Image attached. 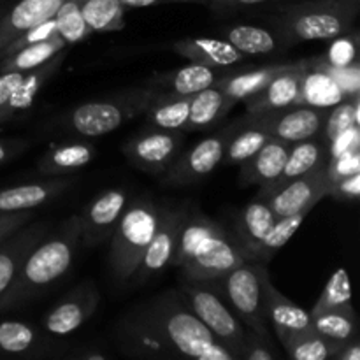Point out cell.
Segmentation results:
<instances>
[{
  "label": "cell",
  "mask_w": 360,
  "mask_h": 360,
  "mask_svg": "<svg viewBox=\"0 0 360 360\" xmlns=\"http://www.w3.org/2000/svg\"><path fill=\"white\" fill-rule=\"evenodd\" d=\"M243 257L231 232L207 217L199 206L185 202L172 266L183 281H214L241 264Z\"/></svg>",
  "instance_id": "6da1fadb"
},
{
  "label": "cell",
  "mask_w": 360,
  "mask_h": 360,
  "mask_svg": "<svg viewBox=\"0 0 360 360\" xmlns=\"http://www.w3.org/2000/svg\"><path fill=\"white\" fill-rule=\"evenodd\" d=\"M81 245V217L70 214L28 253L11 287L0 295V313L27 306L58 283L72 267Z\"/></svg>",
  "instance_id": "7a4b0ae2"
},
{
  "label": "cell",
  "mask_w": 360,
  "mask_h": 360,
  "mask_svg": "<svg viewBox=\"0 0 360 360\" xmlns=\"http://www.w3.org/2000/svg\"><path fill=\"white\" fill-rule=\"evenodd\" d=\"M139 308L157 326L176 359L238 360L200 322L178 288H171L139 302Z\"/></svg>",
  "instance_id": "3957f363"
},
{
  "label": "cell",
  "mask_w": 360,
  "mask_h": 360,
  "mask_svg": "<svg viewBox=\"0 0 360 360\" xmlns=\"http://www.w3.org/2000/svg\"><path fill=\"white\" fill-rule=\"evenodd\" d=\"M158 90L143 86L125 88L115 95L98 101L83 102L69 111L56 115L48 122V129L67 134L70 137H102L115 132L130 120L143 116L150 102L157 97Z\"/></svg>",
  "instance_id": "277c9868"
},
{
  "label": "cell",
  "mask_w": 360,
  "mask_h": 360,
  "mask_svg": "<svg viewBox=\"0 0 360 360\" xmlns=\"http://www.w3.org/2000/svg\"><path fill=\"white\" fill-rule=\"evenodd\" d=\"M360 0H304L281 4L269 16L271 27L295 46L306 41H330L354 28Z\"/></svg>",
  "instance_id": "5b68a950"
},
{
  "label": "cell",
  "mask_w": 360,
  "mask_h": 360,
  "mask_svg": "<svg viewBox=\"0 0 360 360\" xmlns=\"http://www.w3.org/2000/svg\"><path fill=\"white\" fill-rule=\"evenodd\" d=\"M160 204L141 195L127 204L109 238V271L120 287H129L158 224Z\"/></svg>",
  "instance_id": "8992f818"
},
{
  "label": "cell",
  "mask_w": 360,
  "mask_h": 360,
  "mask_svg": "<svg viewBox=\"0 0 360 360\" xmlns=\"http://www.w3.org/2000/svg\"><path fill=\"white\" fill-rule=\"evenodd\" d=\"M266 267L267 264L262 262H245L229 271L220 280L207 281L243 326L259 334H269L262 290V271Z\"/></svg>",
  "instance_id": "52a82bcc"
},
{
  "label": "cell",
  "mask_w": 360,
  "mask_h": 360,
  "mask_svg": "<svg viewBox=\"0 0 360 360\" xmlns=\"http://www.w3.org/2000/svg\"><path fill=\"white\" fill-rule=\"evenodd\" d=\"M178 290L200 322L239 360L246 327L221 295L207 281H183Z\"/></svg>",
  "instance_id": "ba28073f"
},
{
  "label": "cell",
  "mask_w": 360,
  "mask_h": 360,
  "mask_svg": "<svg viewBox=\"0 0 360 360\" xmlns=\"http://www.w3.org/2000/svg\"><path fill=\"white\" fill-rule=\"evenodd\" d=\"M183 211H185V204H160L157 229L151 236L150 245L144 250L143 259H141L132 280L129 281V287H143V285L157 280L167 267L172 266Z\"/></svg>",
  "instance_id": "9c48e42d"
},
{
  "label": "cell",
  "mask_w": 360,
  "mask_h": 360,
  "mask_svg": "<svg viewBox=\"0 0 360 360\" xmlns=\"http://www.w3.org/2000/svg\"><path fill=\"white\" fill-rule=\"evenodd\" d=\"M183 132L146 127L122 146V153L132 167L148 174L162 176L181 153Z\"/></svg>",
  "instance_id": "30bf717a"
},
{
  "label": "cell",
  "mask_w": 360,
  "mask_h": 360,
  "mask_svg": "<svg viewBox=\"0 0 360 360\" xmlns=\"http://www.w3.org/2000/svg\"><path fill=\"white\" fill-rule=\"evenodd\" d=\"M116 348L132 359H176L162 338L160 330L139 308V304L123 313L112 333Z\"/></svg>",
  "instance_id": "8fae6325"
},
{
  "label": "cell",
  "mask_w": 360,
  "mask_h": 360,
  "mask_svg": "<svg viewBox=\"0 0 360 360\" xmlns=\"http://www.w3.org/2000/svg\"><path fill=\"white\" fill-rule=\"evenodd\" d=\"M227 139V127L210 137H204L190 150L183 151L172 160L167 171L162 174L165 185L188 186L204 181L218 165H221Z\"/></svg>",
  "instance_id": "7c38bea8"
},
{
  "label": "cell",
  "mask_w": 360,
  "mask_h": 360,
  "mask_svg": "<svg viewBox=\"0 0 360 360\" xmlns=\"http://www.w3.org/2000/svg\"><path fill=\"white\" fill-rule=\"evenodd\" d=\"M329 193L326 165L313 169L306 174L290 179L262 199L267 200L278 218L295 213H309Z\"/></svg>",
  "instance_id": "4fadbf2b"
},
{
  "label": "cell",
  "mask_w": 360,
  "mask_h": 360,
  "mask_svg": "<svg viewBox=\"0 0 360 360\" xmlns=\"http://www.w3.org/2000/svg\"><path fill=\"white\" fill-rule=\"evenodd\" d=\"M329 109L330 108H315L308 104H292L288 108L255 116L273 139L294 144L319 136Z\"/></svg>",
  "instance_id": "5bb4252c"
},
{
  "label": "cell",
  "mask_w": 360,
  "mask_h": 360,
  "mask_svg": "<svg viewBox=\"0 0 360 360\" xmlns=\"http://www.w3.org/2000/svg\"><path fill=\"white\" fill-rule=\"evenodd\" d=\"M98 302H101V294L94 281H83L46 313L42 319V327L46 333L55 338L69 336L94 316Z\"/></svg>",
  "instance_id": "9a60e30c"
},
{
  "label": "cell",
  "mask_w": 360,
  "mask_h": 360,
  "mask_svg": "<svg viewBox=\"0 0 360 360\" xmlns=\"http://www.w3.org/2000/svg\"><path fill=\"white\" fill-rule=\"evenodd\" d=\"M129 204L125 188H108L95 195L81 217V243L86 248L109 241L120 217Z\"/></svg>",
  "instance_id": "2e32d148"
},
{
  "label": "cell",
  "mask_w": 360,
  "mask_h": 360,
  "mask_svg": "<svg viewBox=\"0 0 360 360\" xmlns=\"http://www.w3.org/2000/svg\"><path fill=\"white\" fill-rule=\"evenodd\" d=\"M0 355L18 359L62 357V345L55 336L20 320L0 322Z\"/></svg>",
  "instance_id": "e0dca14e"
},
{
  "label": "cell",
  "mask_w": 360,
  "mask_h": 360,
  "mask_svg": "<svg viewBox=\"0 0 360 360\" xmlns=\"http://www.w3.org/2000/svg\"><path fill=\"white\" fill-rule=\"evenodd\" d=\"M262 290H264V313L266 319L273 323L280 343L292 340L295 336L308 333H316L313 329L311 316L308 311L299 308L294 301L285 297L273 283H271L269 271H262Z\"/></svg>",
  "instance_id": "ac0fdd59"
},
{
  "label": "cell",
  "mask_w": 360,
  "mask_h": 360,
  "mask_svg": "<svg viewBox=\"0 0 360 360\" xmlns=\"http://www.w3.org/2000/svg\"><path fill=\"white\" fill-rule=\"evenodd\" d=\"M76 183V176L67 174L51 176V178L2 188L0 190V213L37 210V207H42L51 200L58 199L67 190L72 188Z\"/></svg>",
  "instance_id": "d6986e66"
},
{
  "label": "cell",
  "mask_w": 360,
  "mask_h": 360,
  "mask_svg": "<svg viewBox=\"0 0 360 360\" xmlns=\"http://www.w3.org/2000/svg\"><path fill=\"white\" fill-rule=\"evenodd\" d=\"M51 229L53 224L49 220H32L0 245V295L11 287L28 253L48 236Z\"/></svg>",
  "instance_id": "ffe728a7"
},
{
  "label": "cell",
  "mask_w": 360,
  "mask_h": 360,
  "mask_svg": "<svg viewBox=\"0 0 360 360\" xmlns=\"http://www.w3.org/2000/svg\"><path fill=\"white\" fill-rule=\"evenodd\" d=\"M276 214L271 210L266 199L257 195L255 199L250 200L234 220V239L241 250L243 257L248 262H257L259 260L260 245L271 227L276 221Z\"/></svg>",
  "instance_id": "44dd1931"
},
{
  "label": "cell",
  "mask_w": 360,
  "mask_h": 360,
  "mask_svg": "<svg viewBox=\"0 0 360 360\" xmlns=\"http://www.w3.org/2000/svg\"><path fill=\"white\" fill-rule=\"evenodd\" d=\"M308 67V60H299L297 65L285 70L280 76L266 84L262 90L253 94L252 97L245 98L246 112L248 115H262V112L276 111V109L288 108L297 104L299 91H301L302 72Z\"/></svg>",
  "instance_id": "7402d4cb"
},
{
  "label": "cell",
  "mask_w": 360,
  "mask_h": 360,
  "mask_svg": "<svg viewBox=\"0 0 360 360\" xmlns=\"http://www.w3.org/2000/svg\"><path fill=\"white\" fill-rule=\"evenodd\" d=\"M227 72L229 69H213V67L202 65V63L190 62L188 65L179 67V69L155 74L144 84L155 88L160 94L190 97L204 88L217 84Z\"/></svg>",
  "instance_id": "603a6c76"
},
{
  "label": "cell",
  "mask_w": 360,
  "mask_h": 360,
  "mask_svg": "<svg viewBox=\"0 0 360 360\" xmlns=\"http://www.w3.org/2000/svg\"><path fill=\"white\" fill-rule=\"evenodd\" d=\"M65 56H67V48H63L62 51L56 53L49 62L42 63V65L35 67V69L23 72V77H21L18 86L14 88V91L11 94L4 111L0 112V123L9 122L11 118L28 111V109L34 105V102L37 101V97L41 95L44 84L48 83L56 72H58V69L62 67Z\"/></svg>",
  "instance_id": "cb8c5ba5"
},
{
  "label": "cell",
  "mask_w": 360,
  "mask_h": 360,
  "mask_svg": "<svg viewBox=\"0 0 360 360\" xmlns=\"http://www.w3.org/2000/svg\"><path fill=\"white\" fill-rule=\"evenodd\" d=\"M269 139V132L264 129L259 118L246 112L243 118H238L234 123L227 125V139H225L221 165H238L239 167L243 162L253 157Z\"/></svg>",
  "instance_id": "d4e9b609"
},
{
  "label": "cell",
  "mask_w": 360,
  "mask_h": 360,
  "mask_svg": "<svg viewBox=\"0 0 360 360\" xmlns=\"http://www.w3.org/2000/svg\"><path fill=\"white\" fill-rule=\"evenodd\" d=\"M172 51L193 63L213 67V69H232L245 62L248 56L239 53L225 39L186 37L172 44Z\"/></svg>",
  "instance_id": "484cf974"
},
{
  "label": "cell",
  "mask_w": 360,
  "mask_h": 360,
  "mask_svg": "<svg viewBox=\"0 0 360 360\" xmlns=\"http://www.w3.org/2000/svg\"><path fill=\"white\" fill-rule=\"evenodd\" d=\"M290 144L271 137L253 157L239 165V185L259 188L271 185L283 171Z\"/></svg>",
  "instance_id": "4316f807"
},
{
  "label": "cell",
  "mask_w": 360,
  "mask_h": 360,
  "mask_svg": "<svg viewBox=\"0 0 360 360\" xmlns=\"http://www.w3.org/2000/svg\"><path fill=\"white\" fill-rule=\"evenodd\" d=\"M65 0H20L7 13L0 14V53L21 32L55 16Z\"/></svg>",
  "instance_id": "83f0119b"
},
{
  "label": "cell",
  "mask_w": 360,
  "mask_h": 360,
  "mask_svg": "<svg viewBox=\"0 0 360 360\" xmlns=\"http://www.w3.org/2000/svg\"><path fill=\"white\" fill-rule=\"evenodd\" d=\"M95 157H97V148L88 141H67V143L53 144L39 158L37 172L42 178L74 174L91 164Z\"/></svg>",
  "instance_id": "f1b7e54d"
},
{
  "label": "cell",
  "mask_w": 360,
  "mask_h": 360,
  "mask_svg": "<svg viewBox=\"0 0 360 360\" xmlns=\"http://www.w3.org/2000/svg\"><path fill=\"white\" fill-rule=\"evenodd\" d=\"M327 158H329L327 157V143L320 136L309 137V139L290 144L287 162H285L281 174L271 185L260 188V192L257 195H267V193L278 190L287 181H290V179L306 174V172L313 171V169L320 167V165H326Z\"/></svg>",
  "instance_id": "f546056e"
},
{
  "label": "cell",
  "mask_w": 360,
  "mask_h": 360,
  "mask_svg": "<svg viewBox=\"0 0 360 360\" xmlns=\"http://www.w3.org/2000/svg\"><path fill=\"white\" fill-rule=\"evenodd\" d=\"M224 37L245 56L280 55L287 51L288 42L273 27L239 23L224 28Z\"/></svg>",
  "instance_id": "4dcf8cb0"
},
{
  "label": "cell",
  "mask_w": 360,
  "mask_h": 360,
  "mask_svg": "<svg viewBox=\"0 0 360 360\" xmlns=\"http://www.w3.org/2000/svg\"><path fill=\"white\" fill-rule=\"evenodd\" d=\"M297 62L299 60H295V62L271 63V65H262L257 67V69L243 70V72H227L220 81H218L217 86L220 88L234 104H238V102H243L245 98L252 97L253 94L262 90L269 81H273L274 77L280 76L281 72L297 65Z\"/></svg>",
  "instance_id": "1f68e13d"
},
{
  "label": "cell",
  "mask_w": 360,
  "mask_h": 360,
  "mask_svg": "<svg viewBox=\"0 0 360 360\" xmlns=\"http://www.w3.org/2000/svg\"><path fill=\"white\" fill-rule=\"evenodd\" d=\"M234 102L217 86L204 88L197 94L190 95V112L186 132H197L218 125L234 108Z\"/></svg>",
  "instance_id": "d6a6232c"
},
{
  "label": "cell",
  "mask_w": 360,
  "mask_h": 360,
  "mask_svg": "<svg viewBox=\"0 0 360 360\" xmlns=\"http://www.w3.org/2000/svg\"><path fill=\"white\" fill-rule=\"evenodd\" d=\"M190 112V97H178L171 94H160L150 102L143 112L146 127L160 130H178L186 132Z\"/></svg>",
  "instance_id": "836d02e7"
},
{
  "label": "cell",
  "mask_w": 360,
  "mask_h": 360,
  "mask_svg": "<svg viewBox=\"0 0 360 360\" xmlns=\"http://www.w3.org/2000/svg\"><path fill=\"white\" fill-rule=\"evenodd\" d=\"M348 98L333 81V77L323 70L316 69L309 63L302 72L301 91H299L297 104L315 105V108H333L338 102Z\"/></svg>",
  "instance_id": "e575fe53"
},
{
  "label": "cell",
  "mask_w": 360,
  "mask_h": 360,
  "mask_svg": "<svg viewBox=\"0 0 360 360\" xmlns=\"http://www.w3.org/2000/svg\"><path fill=\"white\" fill-rule=\"evenodd\" d=\"M69 44L60 35L35 42V44L25 46V48L0 58V72H11V70L27 72V70H32L35 67L42 65V63L49 62L56 53L62 51Z\"/></svg>",
  "instance_id": "d590c367"
},
{
  "label": "cell",
  "mask_w": 360,
  "mask_h": 360,
  "mask_svg": "<svg viewBox=\"0 0 360 360\" xmlns=\"http://www.w3.org/2000/svg\"><path fill=\"white\" fill-rule=\"evenodd\" d=\"M309 316H311L313 329H315L320 336L327 338V340L345 343V341L357 340L359 338L357 315H355L352 304L327 309V311L316 313V315Z\"/></svg>",
  "instance_id": "8d00e7d4"
},
{
  "label": "cell",
  "mask_w": 360,
  "mask_h": 360,
  "mask_svg": "<svg viewBox=\"0 0 360 360\" xmlns=\"http://www.w3.org/2000/svg\"><path fill=\"white\" fill-rule=\"evenodd\" d=\"M79 9L91 32H118L125 28V7L120 0H79Z\"/></svg>",
  "instance_id": "74e56055"
},
{
  "label": "cell",
  "mask_w": 360,
  "mask_h": 360,
  "mask_svg": "<svg viewBox=\"0 0 360 360\" xmlns=\"http://www.w3.org/2000/svg\"><path fill=\"white\" fill-rule=\"evenodd\" d=\"M341 345L343 343L327 340L319 333H308L285 341L281 343V347L285 348L288 357L294 360H327L333 359Z\"/></svg>",
  "instance_id": "f35d334b"
},
{
  "label": "cell",
  "mask_w": 360,
  "mask_h": 360,
  "mask_svg": "<svg viewBox=\"0 0 360 360\" xmlns=\"http://www.w3.org/2000/svg\"><path fill=\"white\" fill-rule=\"evenodd\" d=\"M306 217H308V213H295L288 214V217L276 218L274 225L271 227V231L267 232L266 238H264L262 245H260L259 260H257V262H271V259L290 241L292 236H294L295 232L299 231V227L304 224Z\"/></svg>",
  "instance_id": "ab89813d"
},
{
  "label": "cell",
  "mask_w": 360,
  "mask_h": 360,
  "mask_svg": "<svg viewBox=\"0 0 360 360\" xmlns=\"http://www.w3.org/2000/svg\"><path fill=\"white\" fill-rule=\"evenodd\" d=\"M53 20L56 25V34L69 46L84 41L94 34L84 21L83 14H81L79 0H65L58 7Z\"/></svg>",
  "instance_id": "60d3db41"
},
{
  "label": "cell",
  "mask_w": 360,
  "mask_h": 360,
  "mask_svg": "<svg viewBox=\"0 0 360 360\" xmlns=\"http://www.w3.org/2000/svg\"><path fill=\"white\" fill-rule=\"evenodd\" d=\"M352 125H360V94L345 98L329 109L319 136L329 143L334 136Z\"/></svg>",
  "instance_id": "b9f144b4"
},
{
  "label": "cell",
  "mask_w": 360,
  "mask_h": 360,
  "mask_svg": "<svg viewBox=\"0 0 360 360\" xmlns=\"http://www.w3.org/2000/svg\"><path fill=\"white\" fill-rule=\"evenodd\" d=\"M352 304V288L350 278H348L347 269H338L330 274L322 295L319 297L316 304L309 311V315L327 311L333 308H341V306Z\"/></svg>",
  "instance_id": "7bdbcfd3"
},
{
  "label": "cell",
  "mask_w": 360,
  "mask_h": 360,
  "mask_svg": "<svg viewBox=\"0 0 360 360\" xmlns=\"http://www.w3.org/2000/svg\"><path fill=\"white\" fill-rule=\"evenodd\" d=\"M330 44L327 48L326 55H322V60L330 67H348L352 63L359 62L357 58V46H359V34L355 28H350L345 34L330 39Z\"/></svg>",
  "instance_id": "ee69618b"
},
{
  "label": "cell",
  "mask_w": 360,
  "mask_h": 360,
  "mask_svg": "<svg viewBox=\"0 0 360 360\" xmlns=\"http://www.w3.org/2000/svg\"><path fill=\"white\" fill-rule=\"evenodd\" d=\"M309 63L316 69L323 70L333 77L334 83L341 88L347 97H354L360 94V63L355 62L348 67H330L322 60V56L309 58Z\"/></svg>",
  "instance_id": "f6af8a7d"
},
{
  "label": "cell",
  "mask_w": 360,
  "mask_h": 360,
  "mask_svg": "<svg viewBox=\"0 0 360 360\" xmlns=\"http://www.w3.org/2000/svg\"><path fill=\"white\" fill-rule=\"evenodd\" d=\"M280 357L269 334H259L246 329L239 360H273Z\"/></svg>",
  "instance_id": "bcb514c9"
},
{
  "label": "cell",
  "mask_w": 360,
  "mask_h": 360,
  "mask_svg": "<svg viewBox=\"0 0 360 360\" xmlns=\"http://www.w3.org/2000/svg\"><path fill=\"white\" fill-rule=\"evenodd\" d=\"M55 35H58L56 34L55 20H53V18H49V20L42 21V23H39V25H35V27L28 28V30L21 32V34L18 35L13 42H9V44L4 48V51L0 53V58L6 55H11V53L18 51V49L25 48V46H30V44H35V42L46 41V39H51V37H55Z\"/></svg>",
  "instance_id": "7dc6e473"
},
{
  "label": "cell",
  "mask_w": 360,
  "mask_h": 360,
  "mask_svg": "<svg viewBox=\"0 0 360 360\" xmlns=\"http://www.w3.org/2000/svg\"><path fill=\"white\" fill-rule=\"evenodd\" d=\"M326 172L327 179H329V188L340 179L357 174L360 172V150H354L336 158H329L326 164Z\"/></svg>",
  "instance_id": "c3c4849f"
},
{
  "label": "cell",
  "mask_w": 360,
  "mask_h": 360,
  "mask_svg": "<svg viewBox=\"0 0 360 360\" xmlns=\"http://www.w3.org/2000/svg\"><path fill=\"white\" fill-rule=\"evenodd\" d=\"M354 150H360V125H352L347 130L334 136L327 143V157L336 158ZM327 158V160H329Z\"/></svg>",
  "instance_id": "681fc988"
},
{
  "label": "cell",
  "mask_w": 360,
  "mask_h": 360,
  "mask_svg": "<svg viewBox=\"0 0 360 360\" xmlns=\"http://www.w3.org/2000/svg\"><path fill=\"white\" fill-rule=\"evenodd\" d=\"M327 197H333L340 202H354V200H357L360 197V172L334 183L329 188Z\"/></svg>",
  "instance_id": "f907efd6"
},
{
  "label": "cell",
  "mask_w": 360,
  "mask_h": 360,
  "mask_svg": "<svg viewBox=\"0 0 360 360\" xmlns=\"http://www.w3.org/2000/svg\"><path fill=\"white\" fill-rule=\"evenodd\" d=\"M32 220H35V210L16 211V213H0V245L9 236H13L18 229L25 227Z\"/></svg>",
  "instance_id": "816d5d0a"
},
{
  "label": "cell",
  "mask_w": 360,
  "mask_h": 360,
  "mask_svg": "<svg viewBox=\"0 0 360 360\" xmlns=\"http://www.w3.org/2000/svg\"><path fill=\"white\" fill-rule=\"evenodd\" d=\"M21 77H23V72H14V70H11V72H0V112L4 111L11 94L18 86Z\"/></svg>",
  "instance_id": "f5cc1de1"
},
{
  "label": "cell",
  "mask_w": 360,
  "mask_h": 360,
  "mask_svg": "<svg viewBox=\"0 0 360 360\" xmlns=\"http://www.w3.org/2000/svg\"><path fill=\"white\" fill-rule=\"evenodd\" d=\"M267 2H274V0H224V2H218L217 6L211 7V11L220 14V16H225V14H232L239 9H245V7H255Z\"/></svg>",
  "instance_id": "db71d44e"
},
{
  "label": "cell",
  "mask_w": 360,
  "mask_h": 360,
  "mask_svg": "<svg viewBox=\"0 0 360 360\" xmlns=\"http://www.w3.org/2000/svg\"><path fill=\"white\" fill-rule=\"evenodd\" d=\"M28 144L30 143L23 139H2V137H0V165L9 162L11 158H14L16 155L23 153L28 148Z\"/></svg>",
  "instance_id": "11a10c76"
},
{
  "label": "cell",
  "mask_w": 360,
  "mask_h": 360,
  "mask_svg": "<svg viewBox=\"0 0 360 360\" xmlns=\"http://www.w3.org/2000/svg\"><path fill=\"white\" fill-rule=\"evenodd\" d=\"M109 355L105 352L98 350V347H79L65 352L62 359L70 360H105Z\"/></svg>",
  "instance_id": "9f6ffc18"
},
{
  "label": "cell",
  "mask_w": 360,
  "mask_h": 360,
  "mask_svg": "<svg viewBox=\"0 0 360 360\" xmlns=\"http://www.w3.org/2000/svg\"><path fill=\"white\" fill-rule=\"evenodd\" d=\"M334 360H360V338L350 340L338 348L336 354L333 355Z\"/></svg>",
  "instance_id": "6f0895ef"
},
{
  "label": "cell",
  "mask_w": 360,
  "mask_h": 360,
  "mask_svg": "<svg viewBox=\"0 0 360 360\" xmlns=\"http://www.w3.org/2000/svg\"><path fill=\"white\" fill-rule=\"evenodd\" d=\"M125 9H143L157 4H197L195 0H120Z\"/></svg>",
  "instance_id": "680465c9"
},
{
  "label": "cell",
  "mask_w": 360,
  "mask_h": 360,
  "mask_svg": "<svg viewBox=\"0 0 360 360\" xmlns=\"http://www.w3.org/2000/svg\"><path fill=\"white\" fill-rule=\"evenodd\" d=\"M197 4H200V6H206V7H213V6H217L218 2H224V0H195Z\"/></svg>",
  "instance_id": "91938a15"
},
{
  "label": "cell",
  "mask_w": 360,
  "mask_h": 360,
  "mask_svg": "<svg viewBox=\"0 0 360 360\" xmlns=\"http://www.w3.org/2000/svg\"><path fill=\"white\" fill-rule=\"evenodd\" d=\"M0 14H2V11H0Z\"/></svg>",
  "instance_id": "94428289"
}]
</instances>
